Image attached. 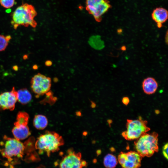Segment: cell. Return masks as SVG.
<instances>
[{
	"label": "cell",
	"instance_id": "6da1fadb",
	"mask_svg": "<svg viewBox=\"0 0 168 168\" xmlns=\"http://www.w3.org/2000/svg\"><path fill=\"white\" fill-rule=\"evenodd\" d=\"M37 14L33 6L27 3H23L12 13L11 25L15 29L20 26L35 28L37 25L35 20Z\"/></svg>",
	"mask_w": 168,
	"mask_h": 168
},
{
	"label": "cell",
	"instance_id": "7a4b0ae2",
	"mask_svg": "<svg viewBox=\"0 0 168 168\" xmlns=\"http://www.w3.org/2000/svg\"><path fill=\"white\" fill-rule=\"evenodd\" d=\"M64 144L62 137L54 131H46L37 138L35 144L40 154L45 153L49 157L51 153L58 151Z\"/></svg>",
	"mask_w": 168,
	"mask_h": 168
},
{
	"label": "cell",
	"instance_id": "3957f363",
	"mask_svg": "<svg viewBox=\"0 0 168 168\" xmlns=\"http://www.w3.org/2000/svg\"><path fill=\"white\" fill-rule=\"evenodd\" d=\"M158 134L155 132L143 134L134 142L137 152L142 157H150L158 151Z\"/></svg>",
	"mask_w": 168,
	"mask_h": 168
},
{
	"label": "cell",
	"instance_id": "277c9868",
	"mask_svg": "<svg viewBox=\"0 0 168 168\" xmlns=\"http://www.w3.org/2000/svg\"><path fill=\"white\" fill-rule=\"evenodd\" d=\"M147 121L143 120L141 117L136 120L128 119L126 124V130L122 135L126 140L137 139L150 130L147 126Z\"/></svg>",
	"mask_w": 168,
	"mask_h": 168
},
{
	"label": "cell",
	"instance_id": "5b68a950",
	"mask_svg": "<svg viewBox=\"0 0 168 168\" xmlns=\"http://www.w3.org/2000/svg\"><path fill=\"white\" fill-rule=\"evenodd\" d=\"M4 147L1 151L2 155L11 161L13 158H22L24 155L25 146L20 140L15 138L5 137Z\"/></svg>",
	"mask_w": 168,
	"mask_h": 168
},
{
	"label": "cell",
	"instance_id": "8992f818",
	"mask_svg": "<svg viewBox=\"0 0 168 168\" xmlns=\"http://www.w3.org/2000/svg\"><path fill=\"white\" fill-rule=\"evenodd\" d=\"M29 114L26 112H19L17 115L16 121L12 130L15 138L19 140L26 138L31 134L27 125Z\"/></svg>",
	"mask_w": 168,
	"mask_h": 168
},
{
	"label": "cell",
	"instance_id": "52a82bcc",
	"mask_svg": "<svg viewBox=\"0 0 168 168\" xmlns=\"http://www.w3.org/2000/svg\"><path fill=\"white\" fill-rule=\"evenodd\" d=\"M87 165V162L82 159L81 152H76L73 149L70 148L62 157L59 167L60 168H83Z\"/></svg>",
	"mask_w": 168,
	"mask_h": 168
},
{
	"label": "cell",
	"instance_id": "ba28073f",
	"mask_svg": "<svg viewBox=\"0 0 168 168\" xmlns=\"http://www.w3.org/2000/svg\"><path fill=\"white\" fill-rule=\"evenodd\" d=\"M31 87L33 92L39 96L46 94L50 89L51 78L39 73L34 76L30 82Z\"/></svg>",
	"mask_w": 168,
	"mask_h": 168
},
{
	"label": "cell",
	"instance_id": "9c48e42d",
	"mask_svg": "<svg viewBox=\"0 0 168 168\" xmlns=\"http://www.w3.org/2000/svg\"><path fill=\"white\" fill-rule=\"evenodd\" d=\"M142 158L137 152H121L118 156V161L122 168H139Z\"/></svg>",
	"mask_w": 168,
	"mask_h": 168
},
{
	"label": "cell",
	"instance_id": "30bf717a",
	"mask_svg": "<svg viewBox=\"0 0 168 168\" xmlns=\"http://www.w3.org/2000/svg\"><path fill=\"white\" fill-rule=\"evenodd\" d=\"M17 100V91L13 87L11 91L0 94V110H13Z\"/></svg>",
	"mask_w": 168,
	"mask_h": 168
},
{
	"label": "cell",
	"instance_id": "8fae6325",
	"mask_svg": "<svg viewBox=\"0 0 168 168\" xmlns=\"http://www.w3.org/2000/svg\"><path fill=\"white\" fill-rule=\"evenodd\" d=\"M168 16L167 10L162 7L156 8L154 10L152 14V18L156 23L158 28H161L162 24L167 21Z\"/></svg>",
	"mask_w": 168,
	"mask_h": 168
},
{
	"label": "cell",
	"instance_id": "7c38bea8",
	"mask_svg": "<svg viewBox=\"0 0 168 168\" xmlns=\"http://www.w3.org/2000/svg\"><path fill=\"white\" fill-rule=\"evenodd\" d=\"M142 86L144 92L150 95L154 93L156 91L158 87V84L154 78L148 77L144 79L142 82Z\"/></svg>",
	"mask_w": 168,
	"mask_h": 168
},
{
	"label": "cell",
	"instance_id": "4fadbf2b",
	"mask_svg": "<svg viewBox=\"0 0 168 168\" xmlns=\"http://www.w3.org/2000/svg\"><path fill=\"white\" fill-rule=\"evenodd\" d=\"M110 7V5L108 1L104 0L96 7L92 15L96 21H100L101 20L102 16L107 12Z\"/></svg>",
	"mask_w": 168,
	"mask_h": 168
},
{
	"label": "cell",
	"instance_id": "5bb4252c",
	"mask_svg": "<svg viewBox=\"0 0 168 168\" xmlns=\"http://www.w3.org/2000/svg\"><path fill=\"white\" fill-rule=\"evenodd\" d=\"M17 101L23 105H25L30 102L31 100L32 96L30 92L26 88H23L17 91Z\"/></svg>",
	"mask_w": 168,
	"mask_h": 168
},
{
	"label": "cell",
	"instance_id": "9a60e30c",
	"mask_svg": "<svg viewBox=\"0 0 168 168\" xmlns=\"http://www.w3.org/2000/svg\"><path fill=\"white\" fill-rule=\"evenodd\" d=\"M48 124V120L45 116L42 114L35 116L33 120V125L36 129H43L47 127Z\"/></svg>",
	"mask_w": 168,
	"mask_h": 168
},
{
	"label": "cell",
	"instance_id": "2e32d148",
	"mask_svg": "<svg viewBox=\"0 0 168 168\" xmlns=\"http://www.w3.org/2000/svg\"><path fill=\"white\" fill-rule=\"evenodd\" d=\"M118 163L116 157L111 154H108L104 157L103 164L106 168H114Z\"/></svg>",
	"mask_w": 168,
	"mask_h": 168
},
{
	"label": "cell",
	"instance_id": "e0dca14e",
	"mask_svg": "<svg viewBox=\"0 0 168 168\" xmlns=\"http://www.w3.org/2000/svg\"><path fill=\"white\" fill-rule=\"evenodd\" d=\"M105 0H86V9L88 12L92 14L95 7Z\"/></svg>",
	"mask_w": 168,
	"mask_h": 168
},
{
	"label": "cell",
	"instance_id": "ac0fdd59",
	"mask_svg": "<svg viewBox=\"0 0 168 168\" xmlns=\"http://www.w3.org/2000/svg\"><path fill=\"white\" fill-rule=\"evenodd\" d=\"M11 39V37L10 35L4 36L0 35V51L5 49Z\"/></svg>",
	"mask_w": 168,
	"mask_h": 168
},
{
	"label": "cell",
	"instance_id": "d6986e66",
	"mask_svg": "<svg viewBox=\"0 0 168 168\" xmlns=\"http://www.w3.org/2000/svg\"><path fill=\"white\" fill-rule=\"evenodd\" d=\"M15 0H0V4L3 7L9 8L14 5Z\"/></svg>",
	"mask_w": 168,
	"mask_h": 168
},
{
	"label": "cell",
	"instance_id": "ffe728a7",
	"mask_svg": "<svg viewBox=\"0 0 168 168\" xmlns=\"http://www.w3.org/2000/svg\"><path fill=\"white\" fill-rule=\"evenodd\" d=\"M168 143H167L163 147L162 149V153L164 157L168 159Z\"/></svg>",
	"mask_w": 168,
	"mask_h": 168
},
{
	"label": "cell",
	"instance_id": "44dd1931",
	"mask_svg": "<svg viewBox=\"0 0 168 168\" xmlns=\"http://www.w3.org/2000/svg\"><path fill=\"white\" fill-rule=\"evenodd\" d=\"M122 101L124 104L127 105L129 102V100L128 97H125L123 98Z\"/></svg>",
	"mask_w": 168,
	"mask_h": 168
},
{
	"label": "cell",
	"instance_id": "7402d4cb",
	"mask_svg": "<svg viewBox=\"0 0 168 168\" xmlns=\"http://www.w3.org/2000/svg\"><path fill=\"white\" fill-rule=\"evenodd\" d=\"M52 64V62L50 60H48L45 62V65L48 66H49L51 65Z\"/></svg>",
	"mask_w": 168,
	"mask_h": 168
},
{
	"label": "cell",
	"instance_id": "603a6c76",
	"mask_svg": "<svg viewBox=\"0 0 168 168\" xmlns=\"http://www.w3.org/2000/svg\"><path fill=\"white\" fill-rule=\"evenodd\" d=\"M37 168H45V167L44 166L41 165Z\"/></svg>",
	"mask_w": 168,
	"mask_h": 168
}]
</instances>
